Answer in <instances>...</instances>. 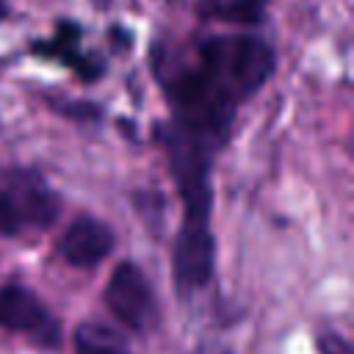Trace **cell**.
I'll use <instances>...</instances> for the list:
<instances>
[{
    "instance_id": "cell-4",
    "label": "cell",
    "mask_w": 354,
    "mask_h": 354,
    "mask_svg": "<svg viewBox=\"0 0 354 354\" xmlns=\"http://www.w3.org/2000/svg\"><path fill=\"white\" fill-rule=\"evenodd\" d=\"M216 268V238L205 221H183L171 246V282L174 290L188 296L205 288Z\"/></svg>"
},
{
    "instance_id": "cell-5",
    "label": "cell",
    "mask_w": 354,
    "mask_h": 354,
    "mask_svg": "<svg viewBox=\"0 0 354 354\" xmlns=\"http://www.w3.org/2000/svg\"><path fill=\"white\" fill-rule=\"evenodd\" d=\"M0 329L22 332L41 348L61 346V324L50 315L47 304L19 282L0 285Z\"/></svg>"
},
{
    "instance_id": "cell-13",
    "label": "cell",
    "mask_w": 354,
    "mask_h": 354,
    "mask_svg": "<svg viewBox=\"0 0 354 354\" xmlns=\"http://www.w3.org/2000/svg\"><path fill=\"white\" fill-rule=\"evenodd\" d=\"M64 116H72V119H80V122H88V119H100L102 116V108L94 105V102H61L55 105Z\"/></svg>"
},
{
    "instance_id": "cell-7",
    "label": "cell",
    "mask_w": 354,
    "mask_h": 354,
    "mask_svg": "<svg viewBox=\"0 0 354 354\" xmlns=\"http://www.w3.org/2000/svg\"><path fill=\"white\" fill-rule=\"evenodd\" d=\"M80 36H83V30H80L77 22L61 19L55 25L53 39L33 41L30 44V53L39 55V58H47V61H58V64L69 66L80 80L91 83V80H97L105 72V64L94 53H83L80 50Z\"/></svg>"
},
{
    "instance_id": "cell-2",
    "label": "cell",
    "mask_w": 354,
    "mask_h": 354,
    "mask_svg": "<svg viewBox=\"0 0 354 354\" xmlns=\"http://www.w3.org/2000/svg\"><path fill=\"white\" fill-rule=\"evenodd\" d=\"M196 64L235 105H241L271 80L277 55L266 39L232 33L202 39L196 44Z\"/></svg>"
},
{
    "instance_id": "cell-10",
    "label": "cell",
    "mask_w": 354,
    "mask_h": 354,
    "mask_svg": "<svg viewBox=\"0 0 354 354\" xmlns=\"http://www.w3.org/2000/svg\"><path fill=\"white\" fill-rule=\"evenodd\" d=\"M196 14L202 19H221L232 25H257L266 14V0H199Z\"/></svg>"
},
{
    "instance_id": "cell-11",
    "label": "cell",
    "mask_w": 354,
    "mask_h": 354,
    "mask_svg": "<svg viewBox=\"0 0 354 354\" xmlns=\"http://www.w3.org/2000/svg\"><path fill=\"white\" fill-rule=\"evenodd\" d=\"M25 221H22V213L19 207L14 205V199L0 188V235L3 238H17L22 232Z\"/></svg>"
},
{
    "instance_id": "cell-1",
    "label": "cell",
    "mask_w": 354,
    "mask_h": 354,
    "mask_svg": "<svg viewBox=\"0 0 354 354\" xmlns=\"http://www.w3.org/2000/svg\"><path fill=\"white\" fill-rule=\"evenodd\" d=\"M152 72L158 75L171 111L169 124L216 155L230 138L238 105L199 64H169L160 44L152 47Z\"/></svg>"
},
{
    "instance_id": "cell-15",
    "label": "cell",
    "mask_w": 354,
    "mask_h": 354,
    "mask_svg": "<svg viewBox=\"0 0 354 354\" xmlns=\"http://www.w3.org/2000/svg\"><path fill=\"white\" fill-rule=\"evenodd\" d=\"M194 354H232L227 346H221V343H205V346H199Z\"/></svg>"
},
{
    "instance_id": "cell-6",
    "label": "cell",
    "mask_w": 354,
    "mask_h": 354,
    "mask_svg": "<svg viewBox=\"0 0 354 354\" xmlns=\"http://www.w3.org/2000/svg\"><path fill=\"white\" fill-rule=\"evenodd\" d=\"M6 194L22 213L25 224L50 227L61 216V196L47 185V180L33 169H11L6 171Z\"/></svg>"
},
{
    "instance_id": "cell-9",
    "label": "cell",
    "mask_w": 354,
    "mask_h": 354,
    "mask_svg": "<svg viewBox=\"0 0 354 354\" xmlns=\"http://www.w3.org/2000/svg\"><path fill=\"white\" fill-rule=\"evenodd\" d=\"M72 348L75 354H130L124 337L100 321L77 324L72 332Z\"/></svg>"
},
{
    "instance_id": "cell-16",
    "label": "cell",
    "mask_w": 354,
    "mask_h": 354,
    "mask_svg": "<svg viewBox=\"0 0 354 354\" xmlns=\"http://www.w3.org/2000/svg\"><path fill=\"white\" fill-rule=\"evenodd\" d=\"M8 14V6H6V0H0V19Z\"/></svg>"
},
{
    "instance_id": "cell-12",
    "label": "cell",
    "mask_w": 354,
    "mask_h": 354,
    "mask_svg": "<svg viewBox=\"0 0 354 354\" xmlns=\"http://www.w3.org/2000/svg\"><path fill=\"white\" fill-rule=\"evenodd\" d=\"M315 346H318V354H354V348H351V343L340 335V332H321L318 337H315Z\"/></svg>"
},
{
    "instance_id": "cell-14",
    "label": "cell",
    "mask_w": 354,
    "mask_h": 354,
    "mask_svg": "<svg viewBox=\"0 0 354 354\" xmlns=\"http://www.w3.org/2000/svg\"><path fill=\"white\" fill-rule=\"evenodd\" d=\"M108 36H111V39H113L119 47H130V44H133V36H130V30H124L122 25H113V28L108 30Z\"/></svg>"
},
{
    "instance_id": "cell-3",
    "label": "cell",
    "mask_w": 354,
    "mask_h": 354,
    "mask_svg": "<svg viewBox=\"0 0 354 354\" xmlns=\"http://www.w3.org/2000/svg\"><path fill=\"white\" fill-rule=\"evenodd\" d=\"M102 299L111 315L119 324H124L130 332H147L158 321V301L152 285L141 271V266L133 260H122L111 271Z\"/></svg>"
},
{
    "instance_id": "cell-8",
    "label": "cell",
    "mask_w": 354,
    "mask_h": 354,
    "mask_svg": "<svg viewBox=\"0 0 354 354\" xmlns=\"http://www.w3.org/2000/svg\"><path fill=\"white\" fill-rule=\"evenodd\" d=\"M111 249H113V230L94 216L75 218L58 241V254L75 268H91L102 263L111 254Z\"/></svg>"
}]
</instances>
